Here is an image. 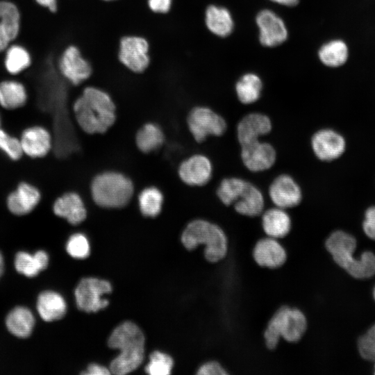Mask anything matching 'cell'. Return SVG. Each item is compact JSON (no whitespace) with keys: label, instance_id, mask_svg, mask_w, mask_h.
<instances>
[{"label":"cell","instance_id":"d6a6232c","mask_svg":"<svg viewBox=\"0 0 375 375\" xmlns=\"http://www.w3.org/2000/svg\"><path fill=\"white\" fill-rule=\"evenodd\" d=\"M249 181L239 177L222 179L217 189V195L226 206H233L245 190Z\"/></svg>","mask_w":375,"mask_h":375},{"label":"cell","instance_id":"bcb514c9","mask_svg":"<svg viewBox=\"0 0 375 375\" xmlns=\"http://www.w3.org/2000/svg\"><path fill=\"white\" fill-rule=\"evenodd\" d=\"M4 269V262H3V258L0 252V276L2 274Z\"/></svg>","mask_w":375,"mask_h":375},{"label":"cell","instance_id":"484cf974","mask_svg":"<svg viewBox=\"0 0 375 375\" xmlns=\"http://www.w3.org/2000/svg\"><path fill=\"white\" fill-rule=\"evenodd\" d=\"M37 310L43 320L52 322L61 319L65 315L67 304L60 294L45 291L38 298Z\"/></svg>","mask_w":375,"mask_h":375},{"label":"cell","instance_id":"7a4b0ae2","mask_svg":"<svg viewBox=\"0 0 375 375\" xmlns=\"http://www.w3.org/2000/svg\"><path fill=\"white\" fill-rule=\"evenodd\" d=\"M356 238L343 230L331 232L324 241V247L334 264L356 279H367L375 275V254L365 251L354 257Z\"/></svg>","mask_w":375,"mask_h":375},{"label":"cell","instance_id":"f6af8a7d","mask_svg":"<svg viewBox=\"0 0 375 375\" xmlns=\"http://www.w3.org/2000/svg\"><path fill=\"white\" fill-rule=\"evenodd\" d=\"M366 333L369 335L372 338L375 340V324L372 325L368 330L367 331Z\"/></svg>","mask_w":375,"mask_h":375},{"label":"cell","instance_id":"60d3db41","mask_svg":"<svg viewBox=\"0 0 375 375\" xmlns=\"http://www.w3.org/2000/svg\"><path fill=\"white\" fill-rule=\"evenodd\" d=\"M173 0H147L149 8L155 13L166 14L172 5Z\"/></svg>","mask_w":375,"mask_h":375},{"label":"cell","instance_id":"44dd1931","mask_svg":"<svg viewBox=\"0 0 375 375\" xmlns=\"http://www.w3.org/2000/svg\"><path fill=\"white\" fill-rule=\"evenodd\" d=\"M261 228L266 236L281 240L289 235L292 227V218L285 209L274 206L260 215Z\"/></svg>","mask_w":375,"mask_h":375},{"label":"cell","instance_id":"4316f807","mask_svg":"<svg viewBox=\"0 0 375 375\" xmlns=\"http://www.w3.org/2000/svg\"><path fill=\"white\" fill-rule=\"evenodd\" d=\"M6 324L7 328L12 335L25 338H28L33 331L35 318L28 308L18 306L8 313Z\"/></svg>","mask_w":375,"mask_h":375},{"label":"cell","instance_id":"7dc6e473","mask_svg":"<svg viewBox=\"0 0 375 375\" xmlns=\"http://www.w3.org/2000/svg\"><path fill=\"white\" fill-rule=\"evenodd\" d=\"M373 297H374V299L375 300V286L373 289Z\"/></svg>","mask_w":375,"mask_h":375},{"label":"cell","instance_id":"5b68a950","mask_svg":"<svg viewBox=\"0 0 375 375\" xmlns=\"http://www.w3.org/2000/svg\"><path fill=\"white\" fill-rule=\"evenodd\" d=\"M308 328V320L299 308L288 305L280 306L268 320L262 336L266 347L274 350L281 340L296 343L301 340Z\"/></svg>","mask_w":375,"mask_h":375},{"label":"cell","instance_id":"e0dca14e","mask_svg":"<svg viewBox=\"0 0 375 375\" xmlns=\"http://www.w3.org/2000/svg\"><path fill=\"white\" fill-rule=\"evenodd\" d=\"M260 30V42L266 47H275L283 43L288 37L283 21L269 10L260 11L256 17Z\"/></svg>","mask_w":375,"mask_h":375},{"label":"cell","instance_id":"ac0fdd59","mask_svg":"<svg viewBox=\"0 0 375 375\" xmlns=\"http://www.w3.org/2000/svg\"><path fill=\"white\" fill-rule=\"evenodd\" d=\"M272 129L270 118L265 114L251 112L244 116L238 122L236 133L241 145L259 140Z\"/></svg>","mask_w":375,"mask_h":375},{"label":"cell","instance_id":"7c38bea8","mask_svg":"<svg viewBox=\"0 0 375 375\" xmlns=\"http://www.w3.org/2000/svg\"><path fill=\"white\" fill-rule=\"evenodd\" d=\"M240 157L247 169L260 172L270 169L274 165L276 151L271 144L259 140L241 145Z\"/></svg>","mask_w":375,"mask_h":375},{"label":"cell","instance_id":"7bdbcfd3","mask_svg":"<svg viewBox=\"0 0 375 375\" xmlns=\"http://www.w3.org/2000/svg\"><path fill=\"white\" fill-rule=\"evenodd\" d=\"M35 1L40 6L48 9L52 13H56L58 11V0H35Z\"/></svg>","mask_w":375,"mask_h":375},{"label":"cell","instance_id":"c3c4849f","mask_svg":"<svg viewBox=\"0 0 375 375\" xmlns=\"http://www.w3.org/2000/svg\"><path fill=\"white\" fill-rule=\"evenodd\" d=\"M1 116H0V128H1Z\"/></svg>","mask_w":375,"mask_h":375},{"label":"cell","instance_id":"603a6c76","mask_svg":"<svg viewBox=\"0 0 375 375\" xmlns=\"http://www.w3.org/2000/svg\"><path fill=\"white\" fill-rule=\"evenodd\" d=\"M233 206L237 214L248 218H255L260 217L265 210V198L260 190L249 182Z\"/></svg>","mask_w":375,"mask_h":375},{"label":"cell","instance_id":"f546056e","mask_svg":"<svg viewBox=\"0 0 375 375\" xmlns=\"http://www.w3.org/2000/svg\"><path fill=\"white\" fill-rule=\"evenodd\" d=\"M165 141L161 128L153 123L144 124L135 135V144L143 153H150L159 149Z\"/></svg>","mask_w":375,"mask_h":375},{"label":"cell","instance_id":"9c48e42d","mask_svg":"<svg viewBox=\"0 0 375 375\" xmlns=\"http://www.w3.org/2000/svg\"><path fill=\"white\" fill-rule=\"evenodd\" d=\"M112 285L108 281L93 277L83 278L74 291L78 308L86 312H97L109 304L102 295L110 293Z\"/></svg>","mask_w":375,"mask_h":375},{"label":"cell","instance_id":"f35d334b","mask_svg":"<svg viewBox=\"0 0 375 375\" xmlns=\"http://www.w3.org/2000/svg\"><path fill=\"white\" fill-rule=\"evenodd\" d=\"M197 375H229L224 365L215 359H208L197 369Z\"/></svg>","mask_w":375,"mask_h":375},{"label":"cell","instance_id":"83f0119b","mask_svg":"<svg viewBox=\"0 0 375 375\" xmlns=\"http://www.w3.org/2000/svg\"><path fill=\"white\" fill-rule=\"evenodd\" d=\"M205 20L207 28L216 35L226 37L233 31V19L225 8L209 6L206 10Z\"/></svg>","mask_w":375,"mask_h":375},{"label":"cell","instance_id":"9a60e30c","mask_svg":"<svg viewBox=\"0 0 375 375\" xmlns=\"http://www.w3.org/2000/svg\"><path fill=\"white\" fill-rule=\"evenodd\" d=\"M180 179L190 186H203L212 178V164L203 154H194L184 160L178 166Z\"/></svg>","mask_w":375,"mask_h":375},{"label":"cell","instance_id":"1f68e13d","mask_svg":"<svg viewBox=\"0 0 375 375\" xmlns=\"http://www.w3.org/2000/svg\"><path fill=\"white\" fill-rule=\"evenodd\" d=\"M163 195L162 192L154 186L143 189L138 195V206L141 213L147 217L158 215L162 208Z\"/></svg>","mask_w":375,"mask_h":375},{"label":"cell","instance_id":"6da1fadb","mask_svg":"<svg viewBox=\"0 0 375 375\" xmlns=\"http://www.w3.org/2000/svg\"><path fill=\"white\" fill-rule=\"evenodd\" d=\"M72 109L78 125L88 134L103 133L116 120V106L111 97L97 87L85 88Z\"/></svg>","mask_w":375,"mask_h":375},{"label":"cell","instance_id":"d4e9b609","mask_svg":"<svg viewBox=\"0 0 375 375\" xmlns=\"http://www.w3.org/2000/svg\"><path fill=\"white\" fill-rule=\"evenodd\" d=\"M3 64L7 73L16 77L31 66L32 56L24 46L13 42L4 51Z\"/></svg>","mask_w":375,"mask_h":375},{"label":"cell","instance_id":"ba28073f","mask_svg":"<svg viewBox=\"0 0 375 375\" xmlns=\"http://www.w3.org/2000/svg\"><path fill=\"white\" fill-rule=\"evenodd\" d=\"M56 67L61 76L69 83L78 85L88 80L92 67L75 44L65 47L56 58Z\"/></svg>","mask_w":375,"mask_h":375},{"label":"cell","instance_id":"4fadbf2b","mask_svg":"<svg viewBox=\"0 0 375 375\" xmlns=\"http://www.w3.org/2000/svg\"><path fill=\"white\" fill-rule=\"evenodd\" d=\"M254 262L260 267L275 269L286 262L288 254L282 242L276 238L263 236L255 243L252 250Z\"/></svg>","mask_w":375,"mask_h":375},{"label":"cell","instance_id":"4dcf8cb0","mask_svg":"<svg viewBox=\"0 0 375 375\" xmlns=\"http://www.w3.org/2000/svg\"><path fill=\"white\" fill-rule=\"evenodd\" d=\"M262 81L254 74L243 75L235 85V91L239 101L244 104L255 103L260 97Z\"/></svg>","mask_w":375,"mask_h":375},{"label":"cell","instance_id":"d6986e66","mask_svg":"<svg viewBox=\"0 0 375 375\" xmlns=\"http://www.w3.org/2000/svg\"><path fill=\"white\" fill-rule=\"evenodd\" d=\"M40 199L41 193L37 187L27 182H21L7 196L6 206L11 213L24 215L33 211Z\"/></svg>","mask_w":375,"mask_h":375},{"label":"cell","instance_id":"8fae6325","mask_svg":"<svg viewBox=\"0 0 375 375\" xmlns=\"http://www.w3.org/2000/svg\"><path fill=\"white\" fill-rule=\"evenodd\" d=\"M269 197L275 206L289 209L299 206L302 200L300 185L289 174H280L269 187Z\"/></svg>","mask_w":375,"mask_h":375},{"label":"cell","instance_id":"5bb4252c","mask_svg":"<svg viewBox=\"0 0 375 375\" xmlns=\"http://www.w3.org/2000/svg\"><path fill=\"white\" fill-rule=\"evenodd\" d=\"M315 156L322 161H331L338 158L345 150V140L337 131L322 128L316 131L310 140Z\"/></svg>","mask_w":375,"mask_h":375},{"label":"cell","instance_id":"52a82bcc","mask_svg":"<svg viewBox=\"0 0 375 375\" xmlns=\"http://www.w3.org/2000/svg\"><path fill=\"white\" fill-rule=\"evenodd\" d=\"M187 125L193 138L198 142L209 136H221L227 129L224 118L206 106L193 108L187 117Z\"/></svg>","mask_w":375,"mask_h":375},{"label":"cell","instance_id":"3957f363","mask_svg":"<svg viewBox=\"0 0 375 375\" xmlns=\"http://www.w3.org/2000/svg\"><path fill=\"white\" fill-rule=\"evenodd\" d=\"M181 240L188 251L202 246L203 258L210 263L222 260L228 251V239L225 231L219 224L208 219L190 221L184 228Z\"/></svg>","mask_w":375,"mask_h":375},{"label":"cell","instance_id":"ab89813d","mask_svg":"<svg viewBox=\"0 0 375 375\" xmlns=\"http://www.w3.org/2000/svg\"><path fill=\"white\" fill-rule=\"evenodd\" d=\"M362 229L369 239L375 240V206L367 209L362 222Z\"/></svg>","mask_w":375,"mask_h":375},{"label":"cell","instance_id":"836d02e7","mask_svg":"<svg viewBox=\"0 0 375 375\" xmlns=\"http://www.w3.org/2000/svg\"><path fill=\"white\" fill-rule=\"evenodd\" d=\"M348 56L345 43L341 40H333L323 45L319 51L321 61L329 67L343 65Z\"/></svg>","mask_w":375,"mask_h":375},{"label":"cell","instance_id":"f907efd6","mask_svg":"<svg viewBox=\"0 0 375 375\" xmlns=\"http://www.w3.org/2000/svg\"><path fill=\"white\" fill-rule=\"evenodd\" d=\"M374 374H375V365H374Z\"/></svg>","mask_w":375,"mask_h":375},{"label":"cell","instance_id":"8992f818","mask_svg":"<svg viewBox=\"0 0 375 375\" xmlns=\"http://www.w3.org/2000/svg\"><path fill=\"white\" fill-rule=\"evenodd\" d=\"M134 186L124 174L108 171L97 175L91 182L90 193L94 202L105 208H120L133 197Z\"/></svg>","mask_w":375,"mask_h":375},{"label":"cell","instance_id":"ffe728a7","mask_svg":"<svg viewBox=\"0 0 375 375\" xmlns=\"http://www.w3.org/2000/svg\"><path fill=\"white\" fill-rule=\"evenodd\" d=\"M21 27V14L12 1L0 0V53L17 39Z\"/></svg>","mask_w":375,"mask_h":375},{"label":"cell","instance_id":"681fc988","mask_svg":"<svg viewBox=\"0 0 375 375\" xmlns=\"http://www.w3.org/2000/svg\"><path fill=\"white\" fill-rule=\"evenodd\" d=\"M103 1H115V0H103Z\"/></svg>","mask_w":375,"mask_h":375},{"label":"cell","instance_id":"8d00e7d4","mask_svg":"<svg viewBox=\"0 0 375 375\" xmlns=\"http://www.w3.org/2000/svg\"><path fill=\"white\" fill-rule=\"evenodd\" d=\"M0 150L10 160H18L22 156L23 151L19 138L12 136L0 128Z\"/></svg>","mask_w":375,"mask_h":375},{"label":"cell","instance_id":"30bf717a","mask_svg":"<svg viewBox=\"0 0 375 375\" xmlns=\"http://www.w3.org/2000/svg\"><path fill=\"white\" fill-rule=\"evenodd\" d=\"M149 44L142 36L126 35L121 38L118 58L121 63L134 73H142L149 67Z\"/></svg>","mask_w":375,"mask_h":375},{"label":"cell","instance_id":"277c9868","mask_svg":"<svg viewBox=\"0 0 375 375\" xmlns=\"http://www.w3.org/2000/svg\"><path fill=\"white\" fill-rule=\"evenodd\" d=\"M108 344L120 353L110 365L111 373L124 375L135 370L142 362L144 355V336L141 329L131 322L117 326L110 335Z\"/></svg>","mask_w":375,"mask_h":375},{"label":"cell","instance_id":"74e56055","mask_svg":"<svg viewBox=\"0 0 375 375\" xmlns=\"http://www.w3.org/2000/svg\"><path fill=\"white\" fill-rule=\"evenodd\" d=\"M357 347L363 359L375 362V340L365 333L358 339Z\"/></svg>","mask_w":375,"mask_h":375},{"label":"cell","instance_id":"ee69618b","mask_svg":"<svg viewBox=\"0 0 375 375\" xmlns=\"http://www.w3.org/2000/svg\"><path fill=\"white\" fill-rule=\"evenodd\" d=\"M277 3L287 6H294L297 5L299 2V0H271Z\"/></svg>","mask_w":375,"mask_h":375},{"label":"cell","instance_id":"e575fe53","mask_svg":"<svg viewBox=\"0 0 375 375\" xmlns=\"http://www.w3.org/2000/svg\"><path fill=\"white\" fill-rule=\"evenodd\" d=\"M173 365V359L170 356L156 351L150 355L145 372L150 375H168L171 374Z\"/></svg>","mask_w":375,"mask_h":375},{"label":"cell","instance_id":"2e32d148","mask_svg":"<svg viewBox=\"0 0 375 375\" xmlns=\"http://www.w3.org/2000/svg\"><path fill=\"white\" fill-rule=\"evenodd\" d=\"M23 153L31 158L46 156L52 148L50 132L42 126H32L23 131L19 138Z\"/></svg>","mask_w":375,"mask_h":375},{"label":"cell","instance_id":"b9f144b4","mask_svg":"<svg viewBox=\"0 0 375 375\" xmlns=\"http://www.w3.org/2000/svg\"><path fill=\"white\" fill-rule=\"evenodd\" d=\"M111 372L108 368L96 363L89 365L85 371L81 374L84 375H108Z\"/></svg>","mask_w":375,"mask_h":375},{"label":"cell","instance_id":"d590c367","mask_svg":"<svg viewBox=\"0 0 375 375\" xmlns=\"http://www.w3.org/2000/svg\"><path fill=\"white\" fill-rule=\"evenodd\" d=\"M66 250L74 258H86L90 255V251L87 237L81 233L72 235L67 240Z\"/></svg>","mask_w":375,"mask_h":375},{"label":"cell","instance_id":"cb8c5ba5","mask_svg":"<svg viewBox=\"0 0 375 375\" xmlns=\"http://www.w3.org/2000/svg\"><path fill=\"white\" fill-rule=\"evenodd\" d=\"M28 90L24 83L17 78L0 81V106L7 110L23 107L28 100Z\"/></svg>","mask_w":375,"mask_h":375},{"label":"cell","instance_id":"f1b7e54d","mask_svg":"<svg viewBox=\"0 0 375 375\" xmlns=\"http://www.w3.org/2000/svg\"><path fill=\"white\" fill-rule=\"evenodd\" d=\"M49 256L44 251H38L34 255L20 251L16 254L15 266L16 270L28 277H33L47 268Z\"/></svg>","mask_w":375,"mask_h":375},{"label":"cell","instance_id":"7402d4cb","mask_svg":"<svg viewBox=\"0 0 375 375\" xmlns=\"http://www.w3.org/2000/svg\"><path fill=\"white\" fill-rule=\"evenodd\" d=\"M54 214L77 225L87 217V210L81 197L76 192H68L58 197L53 204Z\"/></svg>","mask_w":375,"mask_h":375}]
</instances>
